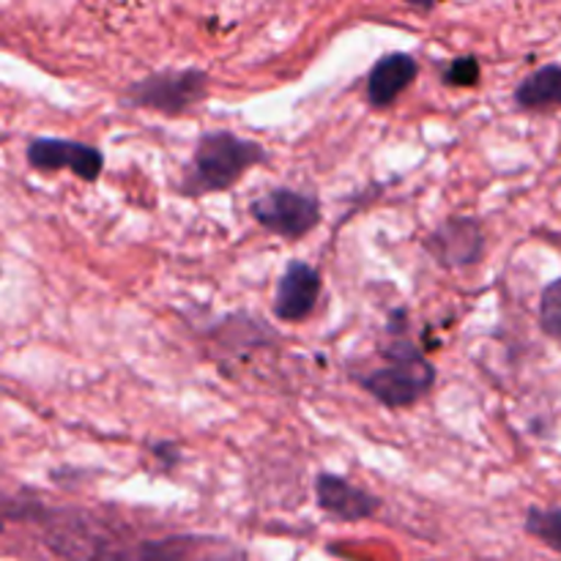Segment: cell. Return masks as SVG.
Masks as SVG:
<instances>
[{
  "label": "cell",
  "instance_id": "6da1fadb",
  "mask_svg": "<svg viewBox=\"0 0 561 561\" xmlns=\"http://www.w3.org/2000/svg\"><path fill=\"white\" fill-rule=\"evenodd\" d=\"M263 162H268V151L257 140H247L230 129L203 131L181 173L179 192L184 197L228 192L239 184L247 170Z\"/></svg>",
  "mask_w": 561,
  "mask_h": 561
},
{
  "label": "cell",
  "instance_id": "7a4b0ae2",
  "mask_svg": "<svg viewBox=\"0 0 561 561\" xmlns=\"http://www.w3.org/2000/svg\"><path fill=\"white\" fill-rule=\"evenodd\" d=\"M392 340H387V345L378 351L387 365L356 376V381L376 403L398 411L411 409L422 398H427L436 387L438 373L436 365L400 329H392Z\"/></svg>",
  "mask_w": 561,
  "mask_h": 561
},
{
  "label": "cell",
  "instance_id": "3957f363",
  "mask_svg": "<svg viewBox=\"0 0 561 561\" xmlns=\"http://www.w3.org/2000/svg\"><path fill=\"white\" fill-rule=\"evenodd\" d=\"M96 561H250L233 540L217 535H168L131 546L99 548Z\"/></svg>",
  "mask_w": 561,
  "mask_h": 561
},
{
  "label": "cell",
  "instance_id": "277c9868",
  "mask_svg": "<svg viewBox=\"0 0 561 561\" xmlns=\"http://www.w3.org/2000/svg\"><path fill=\"white\" fill-rule=\"evenodd\" d=\"M208 93V71L184 66V69H159L142 80L131 82L121 102L126 107L153 110L162 115H184L203 102Z\"/></svg>",
  "mask_w": 561,
  "mask_h": 561
},
{
  "label": "cell",
  "instance_id": "5b68a950",
  "mask_svg": "<svg viewBox=\"0 0 561 561\" xmlns=\"http://www.w3.org/2000/svg\"><path fill=\"white\" fill-rule=\"evenodd\" d=\"M250 214L263 230L279 239L299 241L321 225V201L310 192L277 186L250 203Z\"/></svg>",
  "mask_w": 561,
  "mask_h": 561
},
{
  "label": "cell",
  "instance_id": "8992f818",
  "mask_svg": "<svg viewBox=\"0 0 561 561\" xmlns=\"http://www.w3.org/2000/svg\"><path fill=\"white\" fill-rule=\"evenodd\" d=\"M27 164L38 173H55V170H71L77 179L99 181L104 170V153L96 146L80 140H64V137H33L27 142Z\"/></svg>",
  "mask_w": 561,
  "mask_h": 561
},
{
  "label": "cell",
  "instance_id": "52a82bcc",
  "mask_svg": "<svg viewBox=\"0 0 561 561\" xmlns=\"http://www.w3.org/2000/svg\"><path fill=\"white\" fill-rule=\"evenodd\" d=\"M485 230L477 217H453L438 225L425 241V250L444 268H471L485 257Z\"/></svg>",
  "mask_w": 561,
  "mask_h": 561
},
{
  "label": "cell",
  "instance_id": "ba28073f",
  "mask_svg": "<svg viewBox=\"0 0 561 561\" xmlns=\"http://www.w3.org/2000/svg\"><path fill=\"white\" fill-rule=\"evenodd\" d=\"M321 272L305 261H288L274 290V316L285 323H299L316 312L321 296Z\"/></svg>",
  "mask_w": 561,
  "mask_h": 561
},
{
  "label": "cell",
  "instance_id": "9c48e42d",
  "mask_svg": "<svg viewBox=\"0 0 561 561\" xmlns=\"http://www.w3.org/2000/svg\"><path fill=\"white\" fill-rule=\"evenodd\" d=\"M316 502L323 513L343 524H359V520L373 518L383 504L376 493H370L367 488H356L354 482L337 474L316 477Z\"/></svg>",
  "mask_w": 561,
  "mask_h": 561
},
{
  "label": "cell",
  "instance_id": "30bf717a",
  "mask_svg": "<svg viewBox=\"0 0 561 561\" xmlns=\"http://www.w3.org/2000/svg\"><path fill=\"white\" fill-rule=\"evenodd\" d=\"M420 77V64L409 53H389L373 64L367 75V102L370 107H392Z\"/></svg>",
  "mask_w": 561,
  "mask_h": 561
},
{
  "label": "cell",
  "instance_id": "8fae6325",
  "mask_svg": "<svg viewBox=\"0 0 561 561\" xmlns=\"http://www.w3.org/2000/svg\"><path fill=\"white\" fill-rule=\"evenodd\" d=\"M515 107L520 110H551L561 102V66L546 64L518 82L513 93Z\"/></svg>",
  "mask_w": 561,
  "mask_h": 561
},
{
  "label": "cell",
  "instance_id": "7c38bea8",
  "mask_svg": "<svg viewBox=\"0 0 561 561\" xmlns=\"http://www.w3.org/2000/svg\"><path fill=\"white\" fill-rule=\"evenodd\" d=\"M526 535L535 540L546 542L553 553L561 551V507L551 504V507H531L526 513Z\"/></svg>",
  "mask_w": 561,
  "mask_h": 561
},
{
  "label": "cell",
  "instance_id": "4fadbf2b",
  "mask_svg": "<svg viewBox=\"0 0 561 561\" xmlns=\"http://www.w3.org/2000/svg\"><path fill=\"white\" fill-rule=\"evenodd\" d=\"M482 66L477 55H460V58L447 60L442 66V80L449 88H477L480 85Z\"/></svg>",
  "mask_w": 561,
  "mask_h": 561
},
{
  "label": "cell",
  "instance_id": "5bb4252c",
  "mask_svg": "<svg viewBox=\"0 0 561 561\" xmlns=\"http://www.w3.org/2000/svg\"><path fill=\"white\" fill-rule=\"evenodd\" d=\"M540 327L551 340L561 334V279H551L540 294Z\"/></svg>",
  "mask_w": 561,
  "mask_h": 561
},
{
  "label": "cell",
  "instance_id": "9a60e30c",
  "mask_svg": "<svg viewBox=\"0 0 561 561\" xmlns=\"http://www.w3.org/2000/svg\"><path fill=\"white\" fill-rule=\"evenodd\" d=\"M47 515V510L38 507L36 502H16V499H0V531H5V526L11 520H36Z\"/></svg>",
  "mask_w": 561,
  "mask_h": 561
},
{
  "label": "cell",
  "instance_id": "2e32d148",
  "mask_svg": "<svg viewBox=\"0 0 561 561\" xmlns=\"http://www.w3.org/2000/svg\"><path fill=\"white\" fill-rule=\"evenodd\" d=\"M151 453L164 469H173L175 463H181V447L175 442H157L151 444Z\"/></svg>",
  "mask_w": 561,
  "mask_h": 561
}]
</instances>
